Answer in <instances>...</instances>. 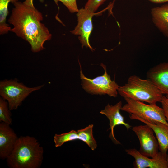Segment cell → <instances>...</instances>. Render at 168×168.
Returning a JSON list of instances; mask_svg holds the SVG:
<instances>
[{
	"label": "cell",
	"mask_w": 168,
	"mask_h": 168,
	"mask_svg": "<svg viewBox=\"0 0 168 168\" xmlns=\"http://www.w3.org/2000/svg\"><path fill=\"white\" fill-rule=\"evenodd\" d=\"M8 22L13 28L10 31L27 41L33 52L43 50L44 42L50 40L52 35L48 28L41 22L42 14L34 6L26 5L20 1L13 4Z\"/></svg>",
	"instance_id": "1"
},
{
	"label": "cell",
	"mask_w": 168,
	"mask_h": 168,
	"mask_svg": "<svg viewBox=\"0 0 168 168\" xmlns=\"http://www.w3.org/2000/svg\"><path fill=\"white\" fill-rule=\"evenodd\" d=\"M44 149L37 139L29 136L19 137L6 159L10 168H39L43 159Z\"/></svg>",
	"instance_id": "2"
},
{
	"label": "cell",
	"mask_w": 168,
	"mask_h": 168,
	"mask_svg": "<svg viewBox=\"0 0 168 168\" xmlns=\"http://www.w3.org/2000/svg\"><path fill=\"white\" fill-rule=\"evenodd\" d=\"M118 93L124 98H129L150 104L160 102L163 95L151 80L142 79L136 75L130 76L127 83L119 86Z\"/></svg>",
	"instance_id": "3"
},
{
	"label": "cell",
	"mask_w": 168,
	"mask_h": 168,
	"mask_svg": "<svg viewBox=\"0 0 168 168\" xmlns=\"http://www.w3.org/2000/svg\"><path fill=\"white\" fill-rule=\"evenodd\" d=\"M80 68V78L82 81L83 88L88 93L96 95H107L110 97H117L119 86L114 80H111L110 76L107 72L106 66L103 63L100 66L104 71L102 75L94 79L86 77L83 73L81 66L79 62Z\"/></svg>",
	"instance_id": "4"
},
{
	"label": "cell",
	"mask_w": 168,
	"mask_h": 168,
	"mask_svg": "<svg viewBox=\"0 0 168 168\" xmlns=\"http://www.w3.org/2000/svg\"><path fill=\"white\" fill-rule=\"evenodd\" d=\"M44 85L28 87L16 79L5 80L0 82V95L8 103L10 110L16 109L24 100L33 91L40 89Z\"/></svg>",
	"instance_id": "5"
},
{
	"label": "cell",
	"mask_w": 168,
	"mask_h": 168,
	"mask_svg": "<svg viewBox=\"0 0 168 168\" xmlns=\"http://www.w3.org/2000/svg\"><path fill=\"white\" fill-rule=\"evenodd\" d=\"M124 98L126 103L122 106L121 110L133 114L150 123L160 122L168 126L162 108L156 104H147L129 98Z\"/></svg>",
	"instance_id": "6"
},
{
	"label": "cell",
	"mask_w": 168,
	"mask_h": 168,
	"mask_svg": "<svg viewBox=\"0 0 168 168\" xmlns=\"http://www.w3.org/2000/svg\"><path fill=\"white\" fill-rule=\"evenodd\" d=\"M132 130L139 140L140 148L139 151L140 153L147 157H153L159 152V146L152 129L145 124L133 127Z\"/></svg>",
	"instance_id": "7"
},
{
	"label": "cell",
	"mask_w": 168,
	"mask_h": 168,
	"mask_svg": "<svg viewBox=\"0 0 168 168\" xmlns=\"http://www.w3.org/2000/svg\"><path fill=\"white\" fill-rule=\"evenodd\" d=\"M94 14L85 8L79 10L77 14V24L74 29L70 31L72 34L78 36L82 48L83 46L88 47L92 51L94 49L90 45L89 37L93 28L92 18Z\"/></svg>",
	"instance_id": "8"
},
{
	"label": "cell",
	"mask_w": 168,
	"mask_h": 168,
	"mask_svg": "<svg viewBox=\"0 0 168 168\" xmlns=\"http://www.w3.org/2000/svg\"><path fill=\"white\" fill-rule=\"evenodd\" d=\"M125 151L134 158L133 164L135 168H168L166 157L160 151L153 157L143 156L135 148L126 149Z\"/></svg>",
	"instance_id": "9"
},
{
	"label": "cell",
	"mask_w": 168,
	"mask_h": 168,
	"mask_svg": "<svg viewBox=\"0 0 168 168\" xmlns=\"http://www.w3.org/2000/svg\"><path fill=\"white\" fill-rule=\"evenodd\" d=\"M122 107V102L119 101L114 105L108 104L103 110L100 111V114L105 115L109 120L110 130L109 137L116 144H120V143L114 136V129L115 126L123 125L127 130L131 127L128 124L125 122L124 117L120 113Z\"/></svg>",
	"instance_id": "10"
},
{
	"label": "cell",
	"mask_w": 168,
	"mask_h": 168,
	"mask_svg": "<svg viewBox=\"0 0 168 168\" xmlns=\"http://www.w3.org/2000/svg\"><path fill=\"white\" fill-rule=\"evenodd\" d=\"M10 125L0 123V158L6 159L12 152L19 138Z\"/></svg>",
	"instance_id": "11"
},
{
	"label": "cell",
	"mask_w": 168,
	"mask_h": 168,
	"mask_svg": "<svg viewBox=\"0 0 168 168\" xmlns=\"http://www.w3.org/2000/svg\"><path fill=\"white\" fill-rule=\"evenodd\" d=\"M151 80L163 94L168 95V62H163L150 68L146 73Z\"/></svg>",
	"instance_id": "12"
},
{
	"label": "cell",
	"mask_w": 168,
	"mask_h": 168,
	"mask_svg": "<svg viewBox=\"0 0 168 168\" xmlns=\"http://www.w3.org/2000/svg\"><path fill=\"white\" fill-rule=\"evenodd\" d=\"M129 117L131 119L138 120L147 125L152 129L158 142L159 151L167 157L168 150V126L160 122L150 123L133 114H129Z\"/></svg>",
	"instance_id": "13"
},
{
	"label": "cell",
	"mask_w": 168,
	"mask_h": 168,
	"mask_svg": "<svg viewBox=\"0 0 168 168\" xmlns=\"http://www.w3.org/2000/svg\"><path fill=\"white\" fill-rule=\"evenodd\" d=\"M151 12L153 23L168 38V4L153 8Z\"/></svg>",
	"instance_id": "14"
},
{
	"label": "cell",
	"mask_w": 168,
	"mask_h": 168,
	"mask_svg": "<svg viewBox=\"0 0 168 168\" xmlns=\"http://www.w3.org/2000/svg\"><path fill=\"white\" fill-rule=\"evenodd\" d=\"M18 0H0V34H7L11 30L10 27L6 23V18L8 14L9 3L13 4Z\"/></svg>",
	"instance_id": "15"
},
{
	"label": "cell",
	"mask_w": 168,
	"mask_h": 168,
	"mask_svg": "<svg viewBox=\"0 0 168 168\" xmlns=\"http://www.w3.org/2000/svg\"><path fill=\"white\" fill-rule=\"evenodd\" d=\"M93 125L91 124L83 129L78 130V140L85 143L91 150L94 151L97 147L96 141L93 134Z\"/></svg>",
	"instance_id": "16"
},
{
	"label": "cell",
	"mask_w": 168,
	"mask_h": 168,
	"mask_svg": "<svg viewBox=\"0 0 168 168\" xmlns=\"http://www.w3.org/2000/svg\"><path fill=\"white\" fill-rule=\"evenodd\" d=\"M78 140L77 131L72 130L69 132L61 134H56L54 137L55 147H61L66 142Z\"/></svg>",
	"instance_id": "17"
},
{
	"label": "cell",
	"mask_w": 168,
	"mask_h": 168,
	"mask_svg": "<svg viewBox=\"0 0 168 168\" xmlns=\"http://www.w3.org/2000/svg\"><path fill=\"white\" fill-rule=\"evenodd\" d=\"M8 103L2 97L0 98V122L11 125L12 119Z\"/></svg>",
	"instance_id": "18"
},
{
	"label": "cell",
	"mask_w": 168,
	"mask_h": 168,
	"mask_svg": "<svg viewBox=\"0 0 168 168\" xmlns=\"http://www.w3.org/2000/svg\"><path fill=\"white\" fill-rule=\"evenodd\" d=\"M106 0H88L84 8L90 12L95 13L99 7Z\"/></svg>",
	"instance_id": "19"
},
{
	"label": "cell",
	"mask_w": 168,
	"mask_h": 168,
	"mask_svg": "<svg viewBox=\"0 0 168 168\" xmlns=\"http://www.w3.org/2000/svg\"><path fill=\"white\" fill-rule=\"evenodd\" d=\"M64 4L71 13L77 12L78 11L76 0H57Z\"/></svg>",
	"instance_id": "20"
},
{
	"label": "cell",
	"mask_w": 168,
	"mask_h": 168,
	"mask_svg": "<svg viewBox=\"0 0 168 168\" xmlns=\"http://www.w3.org/2000/svg\"><path fill=\"white\" fill-rule=\"evenodd\" d=\"M160 102L166 121L168 123V95H163Z\"/></svg>",
	"instance_id": "21"
},
{
	"label": "cell",
	"mask_w": 168,
	"mask_h": 168,
	"mask_svg": "<svg viewBox=\"0 0 168 168\" xmlns=\"http://www.w3.org/2000/svg\"><path fill=\"white\" fill-rule=\"evenodd\" d=\"M151 2L155 4H161L168 2V0H148Z\"/></svg>",
	"instance_id": "22"
},
{
	"label": "cell",
	"mask_w": 168,
	"mask_h": 168,
	"mask_svg": "<svg viewBox=\"0 0 168 168\" xmlns=\"http://www.w3.org/2000/svg\"><path fill=\"white\" fill-rule=\"evenodd\" d=\"M42 1V0H40ZM33 0H25V1L23 2L25 4L32 6H34L33 3Z\"/></svg>",
	"instance_id": "23"
},
{
	"label": "cell",
	"mask_w": 168,
	"mask_h": 168,
	"mask_svg": "<svg viewBox=\"0 0 168 168\" xmlns=\"http://www.w3.org/2000/svg\"><path fill=\"white\" fill-rule=\"evenodd\" d=\"M167 152H168V153L167 154V156L166 157V161H167V162L168 165V150Z\"/></svg>",
	"instance_id": "24"
}]
</instances>
